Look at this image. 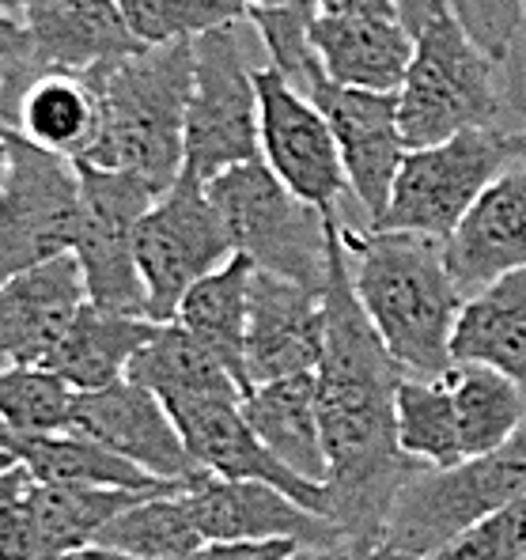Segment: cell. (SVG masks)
<instances>
[{
    "label": "cell",
    "mask_w": 526,
    "mask_h": 560,
    "mask_svg": "<svg viewBox=\"0 0 526 560\" xmlns=\"http://www.w3.org/2000/svg\"><path fill=\"white\" fill-rule=\"evenodd\" d=\"M8 364H12V360H8V352H4V349H0V372H4V368H8Z\"/></svg>",
    "instance_id": "obj_49"
},
{
    "label": "cell",
    "mask_w": 526,
    "mask_h": 560,
    "mask_svg": "<svg viewBox=\"0 0 526 560\" xmlns=\"http://www.w3.org/2000/svg\"><path fill=\"white\" fill-rule=\"evenodd\" d=\"M246 23L261 38L269 65L292 77L295 84H307V72L315 69L311 54V23L318 15V0H243Z\"/></svg>",
    "instance_id": "obj_35"
},
{
    "label": "cell",
    "mask_w": 526,
    "mask_h": 560,
    "mask_svg": "<svg viewBox=\"0 0 526 560\" xmlns=\"http://www.w3.org/2000/svg\"><path fill=\"white\" fill-rule=\"evenodd\" d=\"M80 212L72 258L87 284V300L106 311L148 318V292L137 266V235L141 220L160 194H152L129 171H106L77 163Z\"/></svg>",
    "instance_id": "obj_10"
},
{
    "label": "cell",
    "mask_w": 526,
    "mask_h": 560,
    "mask_svg": "<svg viewBox=\"0 0 526 560\" xmlns=\"http://www.w3.org/2000/svg\"><path fill=\"white\" fill-rule=\"evenodd\" d=\"M77 394V386L43 364H8L0 372V417L23 440L69 432Z\"/></svg>",
    "instance_id": "obj_33"
},
{
    "label": "cell",
    "mask_w": 526,
    "mask_h": 560,
    "mask_svg": "<svg viewBox=\"0 0 526 560\" xmlns=\"http://www.w3.org/2000/svg\"><path fill=\"white\" fill-rule=\"evenodd\" d=\"M515 155L526 160V129H515Z\"/></svg>",
    "instance_id": "obj_48"
},
{
    "label": "cell",
    "mask_w": 526,
    "mask_h": 560,
    "mask_svg": "<svg viewBox=\"0 0 526 560\" xmlns=\"http://www.w3.org/2000/svg\"><path fill=\"white\" fill-rule=\"evenodd\" d=\"M20 451H23V435H15L12 428L4 424V417H0V469L20 466Z\"/></svg>",
    "instance_id": "obj_41"
},
{
    "label": "cell",
    "mask_w": 526,
    "mask_h": 560,
    "mask_svg": "<svg viewBox=\"0 0 526 560\" xmlns=\"http://www.w3.org/2000/svg\"><path fill=\"white\" fill-rule=\"evenodd\" d=\"M239 23L194 43V92L186 114V175L212 183L224 171L261 160L258 84Z\"/></svg>",
    "instance_id": "obj_8"
},
{
    "label": "cell",
    "mask_w": 526,
    "mask_h": 560,
    "mask_svg": "<svg viewBox=\"0 0 526 560\" xmlns=\"http://www.w3.org/2000/svg\"><path fill=\"white\" fill-rule=\"evenodd\" d=\"M352 560H443V557H417V553H398V549L375 546V549H367V553H356Z\"/></svg>",
    "instance_id": "obj_45"
},
{
    "label": "cell",
    "mask_w": 526,
    "mask_h": 560,
    "mask_svg": "<svg viewBox=\"0 0 526 560\" xmlns=\"http://www.w3.org/2000/svg\"><path fill=\"white\" fill-rule=\"evenodd\" d=\"M15 133L65 160H84L98 137V95L87 77L43 72L23 92L15 110Z\"/></svg>",
    "instance_id": "obj_28"
},
{
    "label": "cell",
    "mask_w": 526,
    "mask_h": 560,
    "mask_svg": "<svg viewBox=\"0 0 526 560\" xmlns=\"http://www.w3.org/2000/svg\"><path fill=\"white\" fill-rule=\"evenodd\" d=\"M250 277L254 261L235 254L232 261L209 273L204 280L186 292L178 303L175 323L186 326L220 364L227 375L250 394V378H246V323H250Z\"/></svg>",
    "instance_id": "obj_25"
},
{
    "label": "cell",
    "mask_w": 526,
    "mask_h": 560,
    "mask_svg": "<svg viewBox=\"0 0 526 560\" xmlns=\"http://www.w3.org/2000/svg\"><path fill=\"white\" fill-rule=\"evenodd\" d=\"M87 303L80 261L61 254L0 284V349L12 364H46L61 334Z\"/></svg>",
    "instance_id": "obj_20"
},
{
    "label": "cell",
    "mask_w": 526,
    "mask_h": 560,
    "mask_svg": "<svg viewBox=\"0 0 526 560\" xmlns=\"http://www.w3.org/2000/svg\"><path fill=\"white\" fill-rule=\"evenodd\" d=\"M31 4H35V0H0V12H4V15H20V20H23V12H27Z\"/></svg>",
    "instance_id": "obj_47"
},
{
    "label": "cell",
    "mask_w": 526,
    "mask_h": 560,
    "mask_svg": "<svg viewBox=\"0 0 526 560\" xmlns=\"http://www.w3.org/2000/svg\"><path fill=\"white\" fill-rule=\"evenodd\" d=\"M232 258V235L212 201L209 183L183 171L178 183L152 201L141 220V235H137V266H141L148 292V318L175 323L186 292Z\"/></svg>",
    "instance_id": "obj_9"
},
{
    "label": "cell",
    "mask_w": 526,
    "mask_h": 560,
    "mask_svg": "<svg viewBox=\"0 0 526 560\" xmlns=\"http://www.w3.org/2000/svg\"><path fill=\"white\" fill-rule=\"evenodd\" d=\"M12 171H15L12 137H8V126H0V201H4L8 186H12Z\"/></svg>",
    "instance_id": "obj_42"
},
{
    "label": "cell",
    "mask_w": 526,
    "mask_h": 560,
    "mask_svg": "<svg viewBox=\"0 0 526 560\" xmlns=\"http://www.w3.org/2000/svg\"><path fill=\"white\" fill-rule=\"evenodd\" d=\"M175 417L178 432H183L186 447H190L194 463L227 481H261L273 489L288 492L295 504L311 508V512L330 518V492L326 485H315L288 469L243 413V398H197L167 406Z\"/></svg>",
    "instance_id": "obj_16"
},
{
    "label": "cell",
    "mask_w": 526,
    "mask_h": 560,
    "mask_svg": "<svg viewBox=\"0 0 526 560\" xmlns=\"http://www.w3.org/2000/svg\"><path fill=\"white\" fill-rule=\"evenodd\" d=\"M451 12L458 15L470 38L478 43L484 54L496 65H504L507 49H512L515 27H519L523 0H443Z\"/></svg>",
    "instance_id": "obj_39"
},
{
    "label": "cell",
    "mask_w": 526,
    "mask_h": 560,
    "mask_svg": "<svg viewBox=\"0 0 526 560\" xmlns=\"http://www.w3.org/2000/svg\"><path fill=\"white\" fill-rule=\"evenodd\" d=\"M284 560H352L349 549H315V546H300L292 557Z\"/></svg>",
    "instance_id": "obj_44"
},
{
    "label": "cell",
    "mask_w": 526,
    "mask_h": 560,
    "mask_svg": "<svg viewBox=\"0 0 526 560\" xmlns=\"http://www.w3.org/2000/svg\"><path fill=\"white\" fill-rule=\"evenodd\" d=\"M141 46L197 43L212 31L246 23L243 0H118Z\"/></svg>",
    "instance_id": "obj_34"
},
{
    "label": "cell",
    "mask_w": 526,
    "mask_h": 560,
    "mask_svg": "<svg viewBox=\"0 0 526 560\" xmlns=\"http://www.w3.org/2000/svg\"><path fill=\"white\" fill-rule=\"evenodd\" d=\"M398 443L413 463L429 469H447L466 463L463 432L451 386L443 375H406L398 386Z\"/></svg>",
    "instance_id": "obj_31"
},
{
    "label": "cell",
    "mask_w": 526,
    "mask_h": 560,
    "mask_svg": "<svg viewBox=\"0 0 526 560\" xmlns=\"http://www.w3.org/2000/svg\"><path fill=\"white\" fill-rule=\"evenodd\" d=\"M15 152L12 186L0 201V284L72 254L80 212L77 163L8 129Z\"/></svg>",
    "instance_id": "obj_12"
},
{
    "label": "cell",
    "mask_w": 526,
    "mask_h": 560,
    "mask_svg": "<svg viewBox=\"0 0 526 560\" xmlns=\"http://www.w3.org/2000/svg\"><path fill=\"white\" fill-rule=\"evenodd\" d=\"M451 357L455 364L496 368L526 390V269L466 295Z\"/></svg>",
    "instance_id": "obj_24"
},
{
    "label": "cell",
    "mask_w": 526,
    "mask_h": 560,
    "mask_svg": "<svg viewBox=\"0 0 526 560\" xmlns=\"http://www.w3.org/2000/svg\"><path fill=\"white\" fill-rule=\"evenodd\" d=\"M209 194L224 217L235 254L250 258L254 269L323 292L337 217L295 197L261 160L212 178Z\"/></svg>",
    "instance_id": "obj_5"
},
{
    "label": "cell",
    "mask_w": 526,
    "mask_h": 560,
    "mask_svg": "<svg viewBox=\"0 0 526 560\" xmlns=\"http://www.w3.org/2000/svg\"><path fill=\"white\" fill-rule=\"evenodd\" d=\"M443 560H526V492L463 534Z\"/></svg>",
    "instance_id": "obj_36"
},
{
    "label": "cell",
    "mask_w": 526,
    "mask_h": 560,
    "mask_svg": "<svg viewBox=\"0 0 526 560\" xmlns=\"http://www.w3.org/2000/svg\"><path fill=\"white\" fill-rule=\"evenodd\" d=\"M84 77L98 95V137L77 163L129 171L152 194L175 186L186 171L194 43L141 46Z\"/></svg>",
    "instance_id": "obj_3"
},
{
    "label": "cell",
    "mask_w": 526,
    "mask_h": 560,
    "mask_svg": "<svg viewBox=\"0 0 526 560\" xmlns=\"http://www.w3.org/2000/svg\"><path fill=\"white\" fill-rule=\"evenodd\" d=\"M443 250L466 295L526 269V160L492 178Z\"/></svg>",
    "instance_id": "obj_19"
},
{
    "label": "cell",
    "mask_w": 526,
    "mask_h": 560,
    "mask_svg": "<svg viewBox=\"0 0 526 560\" xmlns=\"http://www.w3.org/2000/svg\"><path fill=\"white\" fill-rule=\"evenodd\" d=\"M526 492V420L504 447L447 469H421L398 492L383 546L398 553L443 557L463 534Z\"/></svg>",
    "instance_id": "obj_6"
},
{
    "label": "cell",
    "mask_w": 526,
    "mask_h": 560,
    "mask_svg": "<svg viewBox=\"0 0 526 560\" xmlns=\"http://www.w3.org/2000/svg\"><path fill=\"white\" fill-rule=\"evenodd\" d=\"M186 508L204 541H295L315 549H349L334 518L295 504L261 481H227L209 469L183 485Z\"/></svg>",
    "instance_id": "obj_14"
},
{
    "label": "cell",
    "mask_w": 526,
    "mask_h": 560,
    "mask_svg": "<svg viewBox=\"0 0 526 560\" xmlns=\"http://www.w3.org/2000/svg\"><path fill=\"white\" fill-rule=\"evenodd\" d=\"M243 413L258 440L277 458L315 485H326L330 458H326L323 417H318V378L315 372L277 378L254 386L243 398Z\"/></svg>",
    "instance_id": "obj_22"
},
{
    "label": "cell",
    "mask_w": 526,
    "mask_h": 560,
    "mask_svg": "<svg viewBox=\"0 0 526 560\" xmlns=\"http://www.w3.org/2000/svg\"><path fill=\"white\" fill-rule=\"evenodd\" d=\"M126 378L152 390L163 406L197 398H246L243 386L227 375V368L178 323H155Z\"/></svg>",
    "instance_id": "obj_26"
},
{
    "label": "cell",
    "mask_w": 526,
    "mask_h": 560,
    "mask_svg": "<svg viewBox=\"0 0 526 560\" xmlns=\"http://www.w3.org/2000/svg\"><path fill=\"white\" fill-rule=\"evenodd\" d=\"M98 546L137 560H171L201 549L204 538L194 526L183 492H160V497H144L126 508L103 530Z\"/></svg>",
    "instance_id": "obj_32"
},
{
    "label": "cell",
    "mask_w": 526,
    "mask_h": 560,
    "mask_svg": "<svg viewBox=\"0 0 526 560\" xmlns=\"http://www.w3.org/2000/svg\"><path fill=\"white\" fill-rule=\"evenodd\" d=\"M31 492H35V477L27 469H0V560H35Z\"/></svg>",
    "instance_id": "obj_38"
},
{
    "label": "cell",
    "mask_w": 526,
    "mask_h": 560,
    "mask_svg": "<svg viewBox=\"0 0 526 560\" xmlns=\"http://www.w3.org/2000/svg\"><path fill=\"white\" fill-rule=\"evenodd\" d=\"M152 318L106 311L87 300L43 368L57 372L80 394L103 390V386H114L129 375V364L141 352V345L152 337Z\"/></svg>",
    "instance_id": "obj_23"
},
{
    "label": "cell",
    "mask_w": 526,
    "mask_h": 560,
    "mask_svg": "<svg viewBox=\"0 0 526 560\" xmlns=\"http://www.w3.org/2000/svg\"><path fill=\"white\" fill-rule=\"evenodd\" d=\"M69 432L103 443L114 455L129 458V463L148 469L160 481L178 485V489L201 474L171 409L152 390L129 383V378L103 386V390L77 394Z\"/></svg>",
    "instance_id": "obj_15"
},
{
    "label": "cell",
    "mask_w": 526,
    "mask_h": 560,
    "mask_svg": "<svg viewBox=\"0 0 526 560\" xmlns=\"http://www.w3.org/2000/svg\"><path fill=\"white\" fill-rule=\"evenodd\" d=\"M254 84H258L261 163L295 197L323 209L326 217L344 220L341 201L352 189L341 163V148H337V137L330 121H326V114L277 65H266V69L254 72Z\"/></svg>",
    "instance_id": "obj_11"
},
{
    "label": "cell",
    "mask_w": 526,
    "mask_h": 560,
    "mask_svg": "<svg viewBox=\"0 0 526 560\" xmlns=\"http://www.w3.org/2000/svg\"><path fill=\"white\" fill-rule=\"evenodd\" d=\"M303 92L318 103V110L330 121L337 148H341L349 189L356 197L367 224H379L390 205L394 178L406 160V137L398 121V92H364V88L334 84L323 69L307 72Z\"/></svg>",
    "instance_id": "obj_13"
},
{
    "label": "cell",
    "mask_w": 526,
    "mask_h": 560,
    "mask_svg": "<svg viewBox=\"0 0 526 560\" xmlns=\"http://www.w3.org/2000/svg\"><path fill=\"white\" fill-rule=\"evenodd\" d=\"M23 27L46 72L84 77L141 49L118 0H35L23 12Z\"/></svg>",
    "instance_id": "obj_21"
},
{
    "label": "cell",
    "mask_w": 526,
    "mask_h": 560,
    "mask_svg": "<svg viewBox=\"0 0 526 560\" xmlns=\"http://www.w3.org/2000/svg\"><path fill=\"white\" fill-rule=\"evenodd\" d=\"M413 38V61L398 88V121L409 152L443 144L466 129L500 126L507 114L500 65L443 0H432Z\"/></svg>",
    "instance_id": "obj_4"
},
{
    "label": "cell",
    "mask_w": 526,
    "mask_h": 560,
    "mask_svg": "<svg viewBox=\"0 0 526 560\" xmlns=\"http://www.w3.org/2000/svg\"><path fill=\"white\" fill-rule=\"evenodd\" d=\"M443 383L451 386V398H455L466 458L504 447L526 420V390L496 368L451 364L443 372Z\"/></svg>",
    "instance_id": "obj_30"
},
{
    "label": "cell",
    "mask_w": 526,
    "mask_h": 560,
    "mask_svg": "<svg viewBox=\"0 0 526 560\" xmlns=\"http://www.w3.org/2000/svg\"><path fill=\"white\" fill-rule=\"evenodd\" d=\"M144 492L126 489H72V485H38L31 492L35 523V560H65L87 546H98L103 530Z\"/></svg>",
    "instance_id": "obj_29"
},
{
    "label": "cell",
    "mask_w": 526,
    "mask_h": 560,
    "mask_svg": "<svg viewBox=\"0 0 526 560\" xmlns=\"http://www.w3.org/2000/svg\"><path fill=\"white\" fill-rule=\"evenodd\" d=\"M413 27L398 4L318 12L311 23V54L318 69L344 88L398 92L413 61Z\"/></svg>",
    "instance_id": "obj_18"
},
{
    "label": "cell",
    "mask_w": 526,
    "mask_h": 560,
    "mask_svg": "<svg viewBox=\"0 0 526 560\" xmlns=\"http://www.w3.org/2000/svg\"><path fill=\"white\" fill-rule=\"evenodd\" d=\"M326 349L318 364V417L330 458V518L344 530L349 553L383 546L386 518L398 492L413 481L421 463L398 443V386L406 368L375 334L356 288H352L344 220H334L330 277L323 288Z\"/></svg>",
    "instance_id": "obj_1"
},
{
    "label": "cell",
    "mask_w": 526,
    "mask_h": 560,
    "mask_svg": "<svg viewBox=\"0 0 526 560\" xmlns=\"http://www.w3.org/2000/svg\"><path fill=\"white\" fill-rule=\"evenodd\" d=\"M515 160H519L515 155V129L504 126L466 129L443 144L413 148L401 160L390 205L375 228L447 243L492 178L512 167Z\"/></svg>",
    "instance_id": "obj_7"
},
{
    "label": "cell",
    "mask_w": 526,
    "mask_h": 560,
    "mask_svg": "<svg viewBox=\"0 0 526 560\" xmlns=\"http://www.w3.org/2000/svg\"><path fill=\"white\" fill-rule=\"evenodd\" d=\"M500 80H504L507 118H515L519 129H526V0H523V15H519V27H515L512 49H507L504 65H500Z\"/></svg>",
    "instance_id": "obj_40"
},
{
    "label": "cell",
    "mask_w": 526,
    "mask_h": 560,
    "mask_svg": "<svg viewBox=\"0 0 526 560\" xmlns=\"http://www.w3.org/2000/svg\"><path fill=\"white\" fill-rule=\"evenodd\" d=\"M20 466L35 477L38 485H72V489H126L160 497V492H183L178 485L160 481L148 469H141L129 458L114 455L110 447L87 440L77 432L38 435L23 440Z\"/></svg>",
    "instance_id": "obj_27"
},
{
    "label": "cell",
    "mask_w": 526,
    "mask_h": 560,
    "mask_svg": "<svg viewBox=\"0 0 526 560\" xmlns=\"http://www.w3.org/2000/svg\"><path fill=\"white\" fill-rule=\"evenodd\" d=\"M326 349L323 292L288 277L254 269L246 323V378L250 390L277 378L318 372Z\"/></svg>",
    "instance_id": "obj_17"
},
{
    "label": "cell",
    "mask_w": 526,
    "mask_h": 560,
    "mask_svg": "<svg viewBox=\"0 0 526 560\" xmlns=\"http://www.w3.org/2000/svg\"><path fill=\"white\" fill-rule=\"evenodd\" d=\"M429 4L432 0H398V8H401V15H406V23L417 31V23H421V15L429 12Z\"/></svg>",
    "instance_id": "obj_46"
},
{
    "label": "cell",
    "mask_w": 526,
    "mask_h": 560,
    "mask_svg": "<svg viewBox=\"0 0 526 560\" xmlns=\"http://www.w3.org/2000/svg\"><path fill=\"white\" fill-rule=\"evenodd\" d=\"M398 0H318V12H352V8H383Z\"/></svg>",
    "instance_id": "obj_43"
},
{
    "label": "cell",
    "mask_w": 526,
    "mask_h": 560,
    "mask_svg": "<svg viewBox=\"0 0 526 560\" xmlns=\"http://www.w3.org/2000/svg\"><path fill=\"white\" fill-rule=\"evenodd\" d=\"M43 65L35 57V46L27 38L20 15L0 12V126H15V110H20V98L43 77Z\"/></svg>",
    "instance_id": "obj_37"
},
{
    "label": "cell",
    "mask_w": 526,
    "mask_h": 560,
    "mask_svg": "<svg viewBox=\"0 0 526 560\" xmlns=\"http://www.w3.org/2000/svg\"><path fill=\"white\" fill-rule=\"evenodd\" d=\"M344 246L352 288L390 357L406 375L435 378L447 372L455 364L451 337L466 292L451 273L440 238L344 224Z\"/></svg>",
    "instance_id": "obj_2"
}]
</instances>
